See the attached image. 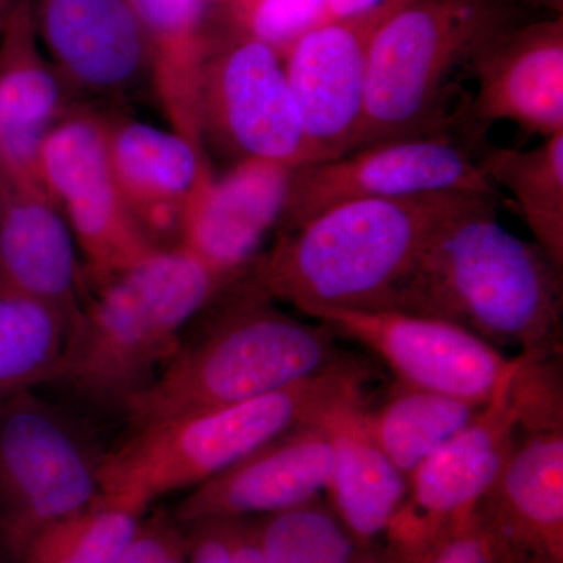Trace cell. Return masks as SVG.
Returning a JSON list of instances; mask_svg holds the SVG:
<instances>
[{
  "label": "cell",
  "mask_w": 563,
  "mask_h": 563,
  "mask_svg": "<svg viewBox=\"0 0 563 563\" xmlns=\"http://www.w3.org/2000/svg\"><path fill=\"white\" fill-rule=\"evenodd\" d=\"M485 198L433 236L390 312L451 322L525 357H561L563 269L496 218Z\"/></svg>",
  "instance_id": "6da1fadb"
},
{
  "label": "cell",
  "mask_w": 563,
  "mask_h": 563,
  "mask_svg": "<svg viewBox=\"0 0 563 563\" xmlns=\"http://www.w3.org/2000/svg\"><path fill=\"white\" fill-rule=\"evenodd\" d=\"M490 195L426 192L363 199L280 232L250 277L274 301L390 312L422 252L444 225Z\"/></svg>",
  "instance_id": "7a4b0ae2"
},
{
  "label": "cell",
  "mask_w": 563,
  "mask_h": 563,
  "mask_svg": "<svg viewBox=\"0 0 563 563\" xmlns=\"http://www.w3.org/2000/svg\"><path fill=\"white\" fill-rule=\"evenodd\" d=\"M192 339L132 399V429L221 409L317 376L346 357L331 329L282 312L244 274L218 292Z\"/></svg>",
  "instance_id": "3957f363"
},
{
  "label": "cell",
  "mask_w": 563,
  "mask_h": 563,
  "mask_svg": "<svg viewBox=\"0 0 563 563\" xmlns=\"http://www.w3.org/2000/svg\"><path fill=\"white\" fill-rule=\"evenodd\" d=\"M229 284L184 247L154 252L81 302L49 384L124 413L180 350L192 318Z\"/></svg>",
  "instance_id": "277c9868"
},
{
  "label": "cell",
  "mask_w": 563,
  "mask_h": 563,
  "mask_svg": "<svg viewBox=\"0 0 563 563\" xmlns=\"http://www.w3.org/2000/svg\"><path fill=\"white\" fill-rule=\"evenodd\" d=\"M372 377L365 362L346 355L279 391L132 429L129 439L103 454L101 496L146 512L161 496L198 487L282 433L365 399Z\"/></svg>",
  "instance_id": "5b68a950"
},
{
  "label": "cell",
  "mask_w": 563,
  "mask_h": 563,
  "mask_svg": "<svg viewBox=\"0 0 563 563\" xmlns=\"http://www.w3.org/2000/svg\"><path fill=\"white\" fill-rule=\"evenodd\" d=\"M515 0H404L374 31L354 151L448 136L451 74L493 32L520 18ZM352 151V152H354Z\"/></svg>",
  "instance_id": "8992f818"
},
{
  "label": "cell",
  "mask_w": 563,
  "mask_h": 563,
  "mask_svg": "<svg viewBox=\"0 0 563 563\" xmlns=\"http://www.w3.org/2000/svg\"><path fill=\"white\" fill-rule=\"evenodd\" d=\"M103 454L33 388L0 401V539L16 561L41 532L101 498Z\"/></svg>",
  "instance_id": "52a82bcc"
},
{
  "label": "cell",
  "mask_w": 563,
  "mask_h": 563,
  "mask_svg": "<svg viewBox=\"0 0 563 563\" xmlns=\"http://www.w3.org/2000/svg\"><path fill=\"white\" fill-rule=\"evenodd\" d=\"M202 143L233 161H265L295 169L313 155L285 76L280 51L232 21L211 24L198 84Z\"/></svg>",
  "instance_id": "ba28073f"
},
{
  "label": "cell",
  "mask_w": 563,
  "mask_h": 563,
  "mask_svg": "<svg viewBox=\"0 0 563 563\" xmlns=\"http://www.w3.org/2000/svg\"><path fill=\"white\" fill-rule=\"evenodd\" d=\"M38 176L96 287L161 251L122 201L110 166L106 111L79 103L58 122L41 147Z\"/></svg>",
  "instance_id": "9c48e42d"
},
{
  "label": "cell",
  "mask_w": 563,
  "mask_h": 563,
  "mask_svg": "<svg viewBox=\"0 0 563 563\" xmlns=\"http://www.w3.org/2000/svg\"><path fill=\"white\" fill-rule=\"evenodd\" d=\"M512 377L410 477L406 499L383 540L396 562H424L448 533L476 512L490 490L520 437L510 401Z\"/></svg>",
  "instance_id": "30bf717a"
},
{
  "label": "cell",
  "mask_w": 563,
  "mask_h": 563,
  "mask_svg": "<svg viewBox=\"0 0 563 563\" xmlns=\"http://www.w3.org/2000/svg\"><path fill=\"white\" fill-rule=\"evenodd\" d=\"M440 191L501 198L472 151L450 136L398 140L291 169L279 228L280 232L295 231L322 211L346 202Z\"/></svg>",
  "instance_id": "8fae6325"
},
{
  "label": "cell",
  "mask_w": 563,
  "mask_h": 563,
  "mask_svg": "<svg viewBox=\"0 0 563 563\" xmlns=\"http://www.w3.org/2000/svg\"><path fill=\"white\" fill-rule=\"evenodd\" d=\"M299 312L372 351L399 383L481 406L492 401L521 363L520 355L506 357L474 333L433 318L322 306Z\"/></svg>",
  "instance_id": "7c38bea8"
},
{
  "label": "cell",
  "mask_w": 563,
  "mask_h": 563,
  "mask_svg": "<svg viewBox=\"0 0 563 563\" xmlns=\"http://www.w3.org/2000/svg\"><path fill=\"white\" fill-rule=\"evenodd\" d=\"M396 7L352 20L317 22L280 51L313 163L354 151L365 111L369 41Z\"/></svg>",
  "instance_id": "4fadbf2b"
},
{
  "label": "cell",
  "mask_w": 563,
  "mask_h": 563,
  "mask_svg": "<svg viewBox=\"0 0 563 563\" xmlns=\"http://www.w3.org/2000/svg\"><path fill=\"white\" fill-rule=\"evenodd\" d=\"M328 418L282 433L191 488L174 517L184 526L240 520L282 512L318 498L328 490L332 473Z\"/></svg>",
  "instance_id": "5bb4252c"
},
{
  "label": "cell",
  "mask_w": 563,
  "mask_h": 563,
  "mask_svg": "<svg viewBox=\"0 0 563 563\" xmlns=\"http://www.w3.org/2000/svg\"><path fill=\"white\" fill-rule=\"evenodd\" d=\"M470 66L477 129L510 121L543 139L563 131V16L507 22L477 47Z\"/></svg>",
  "instance_id": "9a60e30c"
},
{
  "label": "cell",
  "mask_w": 563,
  "mask_h": 563,
  "mask_svg": "<svg viewBox=\"0 0 563 563\" xmlns=\"http://www.w3.org/2000/svg\"><path fill=\"white\" fill-rule=\"evenodd\" d=\"M49 60L80 96H121L151 80L146 33L132 0H33Z\"/></svg>",
  "instance_id": "2e32d148"
},
{
  "label": "cell",
  "mask_w": 563,
  "mask_h": 563,
  "mask_svg": "<svg viewBox=\"0 0 563 563\" xmlns=\"http://www.w3.org/2000/svg\"><path fill=\"white\" fill-rule=\"evenodd\" d=\"M290 172L279 163L244 161L222 177H203L185 211L179 246L222 279H240L279 225Z\"/></svg>",
  "instance_id": "e0dca14e"
},
{
  "label": "cell",
  "mask_w": 563,
  "mask_h": 563,
  "mask_svg": "<svg viewBox=\"0 0 563 563\" xmlns=\"http://www.w3.org/2000/svg\"><path fill=\"white\" fill-rule=\"evenodd\" d=\"M0 279L2 288L54 307L68 321L69 331L76 324L84 276L73 233L38 177L2 165Z\"/></svg>",
  "instance_id": "ac0fdd59"
},
{
  "label": "cell",
  "mask_w": 563,
  "mask_h": 563,
  "mask_svg": "<svg viewBox=\"0 0 563 563\" xmlns=\"http://www.w3.org/2000/svg\"><path fill=\"white\" fill-rule=\"evenodd\" d=\"M111 172L129 213L158 250L179 246L181 221L203 177V147L174 131L106 113Z\"/></svg>",
  "instance_id": "d6986e66"
},
{
  "label": "cell",
  "mask_w": 563,
  "mask_h": 563,
  "mask_svg": "<svg viewBox=\"0 0 563 563\" xmlns=\"http://www.w3.org/2000/svg\"><path fill=\"white\" fill-rule=\"evenodd\" d=\"M476 514L515 558L563 563V428L520 432Z\"/></svg>",
  "instance_id": "ffe728a7"
},
{
  "label": "cell",
  "mask_w": 563,
  "mask_h": 563,
  "mask_svg": "<svg viewBox=\"0 0 563 563\" xmlns=\"http://www.w3.org/2000/svg\"><path fill=\"white\" fill-rule=\"evenodd\" d=\"M81 103L49 58L25 0L0 32V165L38 177L41 147Z\"/></svg>",
  "instance_id": "44dd1931"
},
{
  "label": "cell",
  "mask_w": 563,
  "mask_h": 563,
  "mask_svg": "<svg viewBox=\"0 0 563 563\" xmlns=\"http://www.w3.org/2000/svg\"><path fill=\"white\" fill-rule=\"evenodd\" d=\"M328 426L332 442L329 504L357 547L383 542L409 492V479L374 439L365 399L336 409Z\"/></svg>",
  "instance_id": "7402d4cb"
},
{
  "label": "cell",
  "mask_w": 563,
  "mask_h": 563,
  "mask_svg": "<svg viewBox=\"0 0 563 563\" xmlns=\"http://www.w3.org/2000/svg\"><path fill=\"white\" fill-rule=\"evenodd\" d=\"M151 54V81L172 131L203 147L198 84L213 0H132Z\"/></svg>",
  "instance_id": "603a6c76"
},
{
  "label": "cell",
  "mask_w": 563,
  "mask_h": 563,
  "mask_svg": "<svg viewBox=\"0 0 563 563\" xmlns=\"http://www.w3.org/2000/svg\"><path fill=\"white\" fill-rule=\"evenodd\" d=\"M476 162L493 187L510 192L533 242L563 269V131L533 150H485Z\"/></svg>",
  "instance_id": "cb8c5ba5"
},
{
  "label": "cell",
  "mask_w": 563,
  "mask_h": 563,
  "mask_svg": "<svg viewBox=\"0 0 563 563\" xmlns=\"http://www.w3.org/2000/svg\"><path fill=\"white\" fill-rule=\"evenodd\" d=\"M483 409L481 404L399 383L379 409L368 410V421L376 442L410 479Z\"/></svg>",
  "instance_id": "d4e9b609"
},
{
  "label": "cell",
  "mask_w": 563,
  "mask_h": 563,
  "mask_svg": "<svg viewBox=\"0 0 563 563\" xmlns=\"http://www.w3.org/2000/svg\"><path fill=\"white\" fill-rule=\"evenodd\" d=\"M68 333V321L54 307L0 288V401L49 384Z\"/></svg>",
  "instance_id": "484cf974"
},
{
  "label": "cell",
  "mask_w": 563,
  "mask_h": 563,
  "mask_svg": "<svg viewBox=\"0 0 563 563\" xmlns=\"http://www.w3.org/2000/svg\"><path fill=\"white\" fill-rule=\"evenodd\" d=\"M143 510L99 498L27 544L20 563H117L143 520Z\"/></svg>",
  "instance_id": "4316f807"
},
{
  "label": "cell",
  "mask_w": 563,
  "mask_h": 563,
  "mask_svg": "<svg viewBox=\"0 0 563 563\" xmlns=\"http://www.w3.org/2000/svg\"><path fill=\"white\" fill-rule=\"evenodd\" d=\"M250 520L266 563H351L357 550L339 515L321 496Z\"/></svg>",
  "instance_id": "83f0119b"
},
{
  "label": "cell",
  "mask_w": 563,
  "mask_h": 563,
  "mask_svg": "<svg viewBox=\"0 0 563 563\" xmlns=\"http://www.w3.org/2000/svg\"><path fill=\"white\" fill-rule=\"evenodd\" d=\"M190 533L174 515L157 510L143 517L117 563H188Z\"/></svg>",
  "instance_id": "f1b7e54d"
},
{
  "label": "cell",
  "mask_w": 563,
  "mask_h": 563,
  "mask_svg": "<svg viewBox=\"0 0 563 563\" xmlns=\"http://www.w3.org/2000/svg\"><path fill=\"white\" fill-rule=\"evenodd\" d=\"M422 563H498L490 533L474 512L448 533Z\"/></svg>",
  "instance_id": "f546056e"
},
{
  "label": "cell",
  "mask_w": 563,
  "mask_h": 563,
  "mask_svg": "<svg viewBox=\"0 0 563 563\" xmlns=\"http://www.w3.org/2000/svg\"><path fill=\"white\" fill-rule=\"evenodd\" d=\"M190 533L188 563H232L231 540L224 520L187 526Z\"/></svg>",
  "instance_id": "4dcf8cb0"
},
{
  "label": "cell",
  "mask_w": 563,
  "mask_h": 563,
  "mask_svg": "<svg viewBox=\"0 0 563 563\" xmlns=\"http://www.w3.org/2000/svg\"><path fill=\"white\" fill-rule=\"evenodd\" d=\"M404 0H321L317 22L352 20L399 5ZM314 22V24H317Z\"/></svg>",
  "instance_id": "1f68e13d"
},
{
  "label": "cell",
  "mask_w": 563,
  "mask_h": 563,
  "mask_svg": "<svg viewBox=\"0 0 563 563\" xmlns=\"http://www.w3.org/2000/svg\"><path fill=\"white\" fill-rule=\"evenodd\" d=\"M231 540L232 563H266L255 540L250 518L224 520Z\"/></svg>",
  "instance_id": "d6a6232c"
},
{
  "label": "cell",
  "mask_w": 563,
  "mask_h": 563,
  "mask_svg": "<svg viewBox=\"0 0 563 563\" xmlns=\"http://www.w3.org/2000/svg\"><path fill=\"white\" fill-rule=\"evenodd\" d=\"M351 563H398L384 542L357 547Z\"/></svg>",
  "instance_id": "836d02e7"
},
{
  "label": "cell",
  "mask_w": 563,
  "mask_h": 563,
  "mask_svg": "<svg viewBox=\"0 0 563 563\" xmlns=\"http://www.w3.org/2000/svg\"><path fill=\"white\" fill-rule=\"evenodd\" d=\"M24 2L25 0H0V32L9 24L11 16Z\"/></svg>",
  "instance_id": "e575fe53"
},
{
  "label": "cell",
  "mask_w": 563,
  "mask_h": 563,
  "mask_svg": "<svg viewBox=\"0 0 563 563\" xmlns=\"http://www.w3.org/2000/svg\"><path fill=\"white\" fill-rule=\"evenodd\" d=\"M515 2L540 7V9L553 11L554 16H563V0H515Z\"/></svg>",
  "instance_id": "d590c367"
},
{
  "label": "cell",
  "mask_w": 563,
  "mask_h": 563,
  "mask_svg": "<svg viewBox=\"0 0 563 563\" xmlns=\"http://www.w3.org/2000/svg\"><path fill=\"white\" fill-rule=\"evenodd\" d=\"M493 543H495V540H493ZM495 547L496 553H498V563H531L523 561V559L515 558V555L507 553V551H504L503 548H499L496 543Z\"/></svg>",
  "instance_id": "8d00e7d4"
},
{
  "label": "cell",
  "mask_w": 563,
  "mask_h": 563,
  "mask_svg": "<svg viewBox=\"0 0 563 563\" xmlns=\"http://www.w3.org/2000/svg\"><path fill=\"white\" fill-rule=\"evenodd\" d=\"M0 288H2V279H0Z\"/></svg>",
  "instance_id": "74e56055"
}]
</instances>
